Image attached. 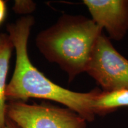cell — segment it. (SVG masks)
<instances>
[{
    "label": "cell",
    "instance_id": "6",
    "mask_svg": "<svg viewBox=\"0 0 128 128\" xmlns=\"http://www.w3.org/2000/svg\"><path fill=\"white\" fill-rule=\"evenodd\" d=\"M14 44L7 33L0 34V128H3L6 123V90L7 77Z\"/></svg>",
    "mask_w": 128,
    "mask_h": 128
},
{
    "label": "cell",
    "instance_id": "4",
    "mask_svg": "<svg viewBox=\"0 0 128 128\" xmlns=\"http://www.w3.org/2000/svg\"><path fill=\"white\" fill-rule=\"evenodd\" d=\"M86 72L103 92L128 89V60L116 50L103 33L96 41Z\"/></svg>",
    "mask_w": 128,
    "mask_h": 128
},
{
    "label": "cell",
    "instance_id": "7",
    "mask_svg": "<svg viewBox=\"0 0 128 128\" xmlns=\"http://www.w3.org/2000/svg\"><path fill=\"white\" fill-rule=\"evenodd\" d=\"M124 106H128V89L100 92L93 103L96 114H106Z\"/></svg>",
    "mask_w": 128,
    "mask_h": 128
},
{
    "label": "cell",
    "instance_id": "5",
    "mask_svg": "<svg viewBox=\"0 0 128 128\" xmlns=\"http://www.w3.org/2000/svg\"><path fill=\"white\" fill-rule=\"evenodd\" d=\"M92 20L110 39L120 40L128 31V0H84Z\"/></svg>",
    "mask_w": 128,
    "mask_h": 128
},
{
    "label": "cell",
    "instance_id": "10",
    "mask_svg": "<svg viewBox=\"0 0 128 128\" xmlns=\"http://www.w3.org/2000/svg\"><path fill=\"white\" fill-rule=\"evenodd\" d=\"M3 128H20L19 126L16 124L14 122H12V120H10L8 118H6V123L5 125Z\"/></svg>",
    "mask_w": 128,
    "mask_h": 128
},
{
    "label": "cell",
    "instance_id": "9",
    "mask_svg": "<svg viewBox=\"0 0 128 128\" xmlns=\"http://www.w3.org/2000/svg\"><path fill=\"white\" fill-rule=\"evenodd\" d=\"M7 16V4L6 1L0 0V26L2 24Z\"/></svg>",
    "mask_w": 128,
    "mask_h": 128
},
{
    "label": "cell",
    "instance_id": "1",
    "mask_svg": "<svg viewBox=\"0 0 128 128\" xmlns=\"http://www.w3.org/2000/svg\"><path fill=\"white\" fill-rule=\"evenodd\" d=\"M34 24L33 16L22 17L8 24L7 30L16 50L14 71L6 90L8 101L26 102L30 98L54 101L76 112L87 122L95 118L94 100L101 91L98 88L88 92H78L60 87L52 82L32 64L28 54V41Z\"/></svg>",
    "mask_w": 128,
    "mask_h": 128
},
{
    "label": "cell",
    "instance_id": "2",
    "mask_svg": "<svg viewBox=\"0 0 128 128\" xmlns=\"http://www.w3.org/2000/svg\"><path fill=\"white\" fill-rule=\"evenodd\" d=\"M102 30L92 19L64 14L37 35L36 46L48 61L58 64L68 74L71 82L86 72Z\"/></svg>",
    "mask_w": 128,
    "mask_h": 128
},
{
    "label": "cell",
    "instance_id": "8",
    "mask_svg": "<svg viewBox=\"0 0 128 128\" xmlns=\"http://www.w3.org/2000/svg\"><path fill=\"white\" fill-rule=\"evenodd\" d=\"M36 4L30 0H16L12 10L16 13L27 14L32 12L36 9Z\"/></svg>",
    "mask_w": 128,
    "mask_h": 128
},
{
    "label": "cell",
    "instance_id": "3",
    "mask_svg": "<svg viewBox=\"0 0 128 128\" xmlns=\"http://www.w3.org/2000/svg\"><path fill=\"white\" fill-rule=\"evenodd\" d=\"M6 116L20 128H86L87 122L68 108L22 101H8Z\"/></svg>",
    "mask_w": 128,
    "mask_h": 128
}]
</instances>
